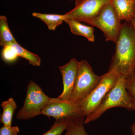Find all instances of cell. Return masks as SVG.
<instances>
[{"instance_id": "19", "label": "cell", "mask_w": 135, "mask_h": 135, "mask_svg": "<svg viewBox=\"0 0 135 135\" xmlns=\"http://www.w3.org/2000/svg\"><path fill=\"white\" fill-rule=\"evenodd\" d=\"M126 78V88L135 99V72Z\"/></svg>"}, {"instance_id": "22", "label": "cell", "mask_w": 135, "mask_h": 135, "mask_svg": "<svg viewBox=\"0 0 135 135\" xmlns=\"http://www.w3.org/2000/svg\"><path fill=\"white\" fill-rule=\"evenodd\" d=\"M131 135H135V123L131 127Z\"/></svg>"}, {"instance_id": "10", "label": "cell", "mask_w": 135, "mask_h": 135, "mask_svg": "<svg viewBox=\"0 0 135 135\" xmlns=\"http://www.w3.org/2000/svg\"><path fill=\"white\" fill-rule=\"evenodd\" d=\"M111 3L119 19L130 22L135 12L134 0H112Z\"/></svg>"}, {"instance_id": "23", "label": "cell", "mask_w": 135, "mask_h": 135, "mask_svg": "<svg viewBox=\"0 0 135 135\" xmlns=\"http://www.w3.org/2000/svg\"><path fill=\"white\" fill-rule=\"evenodd\" d=\"M134 3H135V0H134Z\"/></svg>"}, {"instance_id": "13", "label": "cell", "mask_w": 135, "mask_h": 135, "mask_svg": "<svg viewBox=\"0 0 135 135\" xmlns=\"http://www.w3.org/2000/svg\"><path fill=\"white\" fill-rule=\"evenodd\" d=\"M10 31L7 20L4 16H0V45L3 47L16 43Z\"/></svg>"}, {"instance_id": "12", "label": "cell", "mask_w": 135, "mask_h": 135, "mask_svg": "<svg viewBox=\"0 0 135 135\" xmlns=\"http://www.w3.org/2000/svg\"><path fill=\"white\" fill-rule=\"evenodd\" d=\"M1 106L3 109V113L1 115V122L3 126L11 127L13 114L17 108V104L13 98H11L2 102Z\"/></svg>"}, {"instance_id": "14", "label": "cell", "mask_w": 135, "mask_h": 135, "mask_svg": "<svg viewBox=\"0 0 135 135\" xmlns=\"http://www.w3.org/2000/svg\"><path fill=\"white\" fill-rule=\"evenodd\" d=\"M32 16L42 20L47 25L48 29L51 31H55L65 20L64 15L42 14L34 12L32 14Z\"/></svg>"}, {"instance_id": "4", "label": "cell", "mask_w": 135, "mask_h": 135, "mask_svg": "<svg viewBox=\"0 0 135 135\" xmlns=\"http://www.w3.org/2000/svg\"><path fill=\"white\" fill-rule=\"evenodd\" d=\"M102 76L94 73L86 60L79 62L77 79L70 101L79 102L87 97L97 86Z\"/></svg>"}, {"instance_id": "11", "label": "cell", "mask_w": 135, "mask_h": 135, "mask_svg": "<svg viewBox=\"0 0 135 135\" xmlns=\"http://www.w3.org/2000/svg\"><path fill=\"white\" fill-rule=\"evenodd\" d=\"M64 21L69 25L70 31L73 34L84 36L91 42L95 41L94 28L92 27L82 24L74 20L65 19Z\"/></svg>"}, {"instance_id": "3", "label": "cell", "mask_w": 135, "mask_h": 135, "mask_svg": "<svg viewBox=\"0 0 135 135\" xmlns=\"http://www.w3.org/2000/svg\"><path fill=\"white\" fill-rule=\"evenodd\" d=\"M51 98L46 95L41 88L33 81H29L23 104L16 115L21 120L30 119L41 114Z\"/></svg>"}, {"instance_id": "8", "label": "cell", "mask_w": 135, "mask_h": 135, "mask_svg": "<svg viewBox=\"0 0 135 135\" xmlns=\"http://www.w3.org/2000/svg\"><path fill=\"white\" fill-rule=\"evenodd\" d=\"M112 1L75 0V7L64 15L65 20H74L85 23L96 16L103 8Z\"/></svg>"}, {"instance_id": "2", "label": "cell", "mask_w": 135, "mask_h": 135, "mask_svg": "<svg viewBox=\"0 0 135 135\" xmlns=\"http://www.w3.org/2000/svg\"><path fill=\"white\" fill-rule=\"evenodd\" d=\"M115 107H122L128 110L135 111V99L126 87V78L120 75L116 84L94 112L86 116L84 124L96 120L107 110Z\"/></svg>"}, {"instance_id": "1", "label": "cell", "mask_w": 135, "mask_h": 135, "mask_svg": "<svg viewBox=\"0 0 135 135\" xmlns=\"http://www.w3.org/2000/svg\"><path fill=\"white\" fill-rule=\"evenodd\" d=\"M109 69L125 77L135 72V32L129 22L122 24Z\"/></svg>"}, {"instance_id": "9", "label": "cell", "mask_w": 135, "mask_h": 135, "mask_svg": "<svg viewBox=\"0 0 135 135\" xmlns=\"http://www.w3.org/2000/svg\"><path fill=\"white\" fill-rule=\"evenodd\" d=\"M79 62L73 58L65 65L59 66L64 86L63 92L57 97L59 98L70 101L77 79Z\"/></svg>"}, {"instance_id": "18", "label": "cell", "mask_w": 135, "mask_h": 135, "mask_svg": "<svg viewBox=\"0 0 135 135\" xmlns=\"http://www.w3.org/2000/svg\"><path fill=\"white\" fill-rule=\"evenodd\" d=\"M2 55L3 60L7 62H12L16 60L18 57L16 49L12 46H8L3 47Z\"/></svg>"}, {"instance_id": "21", "label": "cell", "mask_w": 135, "mask_h": 135, "mask_svg": "<svg viewBox=\"0 0 135 135\" xmlns=\"http://www.w3.org/2000/svg\"><path fill=\"white\" fill-rule=\"evenodd\" d=\"M129 23H130L132 26L133 27V29H134V31L135 32V12L134 15L133 16V18L131 20Z\"/></svg>"}, {"instance_id": "20", "label": "cell", "mask_w": 135, "mask_h": 135, "mask_svg": "<svg viewBox=\"0 0 135 135\" xmlns=\"http://www.w3.org/2000/svg\"><path fill=\"white\" fill-rule=\"evenodd\" d=\"M19 132V128L17 126H3L0 129V135H18Z\"/></svg>"}, {"instance_id": "15", "label": "cell", "mask_w": 135, "mask_h": 135, "mask_svg": "<svg viewBox=\"0 0 135 135\" xmlns=\"http://www.w3.org/2000/svg\"><path fill=\"white\" fill-rule=\"evenodd\" d=\"M16 49L18 57H22L28 60L30 64L33 66H40L41 60L38 56L30 52L20 46L17 42L11 44Z\"/></svg>"}, {"instance_id": "16", "label": "cell", "mask_w": 135, "mask_h": 135, "mask_svg": "<svg viewBox=\"0 0 135 135\" xmlns=\"http://www.w3.org/2000/svg\"><path fill=\"white\" fill-rule=\"evenodd\" d=\"M84 117L70 120L64 135H88L84 129Z\"/></svg>"}, {"instance_id": "5", "label": "cell", "mask_w": 135, "mask_h": 135, "mask_svg": "<svg viewBox=\"0 0 135 135\" xmlns=\"http://www.w3.org/2000/svg\"><path fill=\"white\" fill-rule=\"evenodd\" d=\"M120 74L115 69H109L101 75L97 86L87 97L79 102L84 117L92 113L99 106L107 94L116 84Z\"/></svg>"}, {"instance_id": "17", "label": "cell", "mask_w": 135, "mask_h": 135, "mask_svg": "<svg viewBox=\"0 0 135 135\" xmlns=\"http://www.w3.org/2000/svg\"><path fill=\"white\" fill-rule=\"evenodd\" d=\"M70 120L67 119L56 120L50 129L42 135H61L66 129Z\"/></svg>"}, {"instance_id": "7", "label": "cell", "mask_w": 135, "mask_h": 135, "mask_svg": "<svg viewBox=\"0 0 135 135\" xmlns=\"http://www.w3.org/2000/svg\"><path fill=\"white\" fill-rule=\"evenodd\" d=\"M41 114L56 120L67 119L73 120L84 117L79 103L63 100L60 98H51L50 101L42 110Z\"/></svg>"}, {"instance_id": "24", "label": "cell", "mask_w": 135, "mask_h": 135, "mask_svg": "<svg viewBox=\"0 0 135 135\" xmlns=\"http://www.w3.org/2000/svg\"><path fill=\"white\" fill-rule=\"evenodd\" d=\"M70 1H73V0H70Z\"/></svg>"}, {"instance_id": "6", "label": "cell", "mask_w": 135, "mask_h": 135, "mask_svg": "<svg viewBox=\"0 0 135 135\" xmlns=\"http://www.w3.org/2000/svg\"><path fill=\"white\" fill-rule=\"evenodd\" d=\"M116 15L111 2L103 8L96 16L85 23L96 27L103 33L105 41H117L122 24Z\"/></svg>"}]
</instances>
